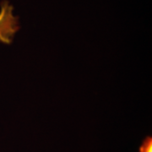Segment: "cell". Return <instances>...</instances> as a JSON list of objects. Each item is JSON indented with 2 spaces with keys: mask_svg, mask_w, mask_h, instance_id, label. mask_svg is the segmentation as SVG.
Wrapping results in <instances>:
<instances>
[{
  "mask_svg": "<svg viewBox=\"0 0 152 152\" xmlns=\"http://www.w3.org/2000/svg\"><path fill=\"white\" fill-rule=\"evenodd\" d=\"M140 152H152V138L147 136L140 147Z\"/></svg>",
  "mask_w": 152,
  "mask_h": 152,
  "instance_id": "1",
  "label": "cell"
}]
</instances>
